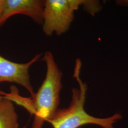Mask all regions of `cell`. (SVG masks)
I'll return each mask as SVG.
<instances>
[{"mask_svg": "<svg viewBox=\"0 0 128 128\" xmlns=\"http://www.w3.org/2000/svg\"><path fill=\"white\" fill-rule=\"evenodd\" d=\"M4 2V0H0V14L2 10Z\"/></svg>", "mask_w": 128, "mask_h": 128, "instance_id": "obj_8", "label": "cell"}, {"mask_svg": "<svg viewBox=\"0 0 128 128\" xmlns=\"http://www.w3.org/2000/svg\"><path fill=\"white\" fill-rule=\"evenodd\" d=\"M92 4V0H44L43 33L48 37L65 33L73 21L74 12L81 6L87 12Z\"/></svg>", "mask_w": 128, "mask_h": 128, "instance_id": "obj_3", "label": "cell"}, {"mask_svg": "<svg viewBox=\"0 0 128 128\" xmlns=\"http://www.w3.org/2000/svg\"><path fill=\"white\" fill-rule=\"evenodd\" d=\"M41 60L46 64V77L37 93L33 97H24L19 94L18 88L10 87L9 92H2L4 98L22 106L34 115L32 128H42L55 114L60 103V93L62 88L63 73L50 51H46Z\"/></svg>", "mask_w": 128, "mask_h": 128, "instance_id": "obj_1", "label": "cell"}, {"mask_svg": "<svg viewBox=\"0 0 128 128\" xmlns=\"http://www.w3.org/2000/svg\"><path fill=\"white\" fill-rule=\"evenodd\" d=\"M116 3L122 6H128V0H117Z\"/></svg>", "mask_w": 128, "mask_h": 128, "instance_id": "obj_7", "label": "cell"}, {"mask_svg": "<svg viewBox=\"0 0 128 128\" xmlns=\"http://www.w3.org/2000/svg\"><path fill=\"white\" fill-rule=\"evenodd\" d=\"M44 6L43 0H4L0 14V27L16 14L26 15L37 24L42 25Z\"/></svg>", "mask_w": 128, "mask_h": 128, "instance_id": "obj_5", "label": "cell"}, {"mask_svg": "<svg viewBox=\"0 0 128 128\" xmlns=\"http://www.w3.org/2000/svg\"><path fill=\"white\" fill-rule=\"evenodd\" d=\"M42 54L36 55L29 62L18 63L10 61L0 55V82H14L18 84L31 94V97L35 93L30 82L29 69L33 64L40 58Z\"/></svg>", "mask_w": 128, "mask_h": 128, "instance_id": "obj_4", "label": "cell"}, {"mask_svg": "<svg viewBox=\"0 0 128 128\" xmlns=\"http://www.w3.org/2000/svg\"><path fill=\"white\" fill-rule=\"evenodd\" d=\"M82 63L79 58L76 60L74 72L79 84V88L72 89V100L68 108L58 109L55 114L48 122L53 128H78L86 124H96L104 128H114L113 125L122 116L116 114L107 118H98L87 114L84 109L86 99L87 86L80 78Z\"/></svg>", "mask_w": 128, "mask_h": 128, "instance_id": "obj_2", "label": "cell"}, {"mask_svg": "<svg viewBox=\"0 0 128 128\" xmlns=\"http://www.w3.org/2000/svg\"><path fill=\"white\" fill-rule=\"evenodd\" d=\"M18 126L13 102L0 96V128H18Z\"/></svg>", "mask_w": 128, "mask_h": 128, "instance_id": "obj_6", "label": "cell"}]
</instances>
